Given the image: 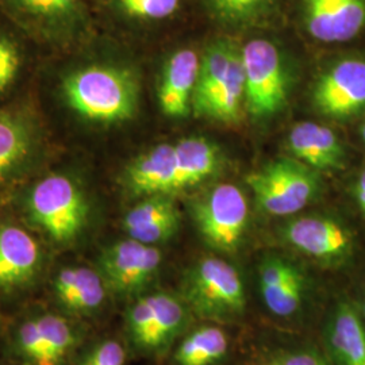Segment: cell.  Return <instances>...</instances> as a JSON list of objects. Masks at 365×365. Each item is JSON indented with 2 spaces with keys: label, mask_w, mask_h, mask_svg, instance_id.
I'll return each instance as SVG.
<instances>
[{
  "label": "cell",
  "mask_w": 365,
  "mask_h": 365,
  "mask_svg": "<svg viewBox=\"0 0 365 365\" xmlns=\"http://www.w3.org/2000/svg\"><path fill=\"white\" fill-rule=\"evenodd\" d=\"M105 49L106 36L99 31L78 51L56 57L60 61L49 76L53 108L76 135L122 128L140 113L138 69Z\"/></svg>",
  "instance_id": "obj_1"
},
{
  "label": "cell",
  "mask_w": 365,
  "mask_h": 365,
  "mask_svg": "<svg viewBox=\"0 0 365 365\" xmlns=\"http://www.w3.org/2000/svg\"><path fill=\"white\" fill-rule=\"evenodd\" d=\"M16 207L22 222L51 250L80 247L95 221V202L86 180L73 168L46 170L27 182Z\"/></svg>",
  "instance_id": "obj_2"
},
{
  "label": "cell",
  "mask_w": 365,
  "mask_h": 365,
  "mask_svg": "<svg viewBox=\"0 0 365 365\" xmlns=\"http://www.w3.org/2000/svg\"><path fill=\"white\" fill-rule=\"evenodd\" d=\"M220 146L203 137L155 145L131 158L119 182L131 199L175 196L200 185L221 170Z\"/></svg>",
  "instance_id": "obj_3"
},
{
  "label": "cell",
  "mask_w": 365,
  "mask_h": 365,
  "mask_svg": "<svg viewBox=\"0 0 365 365\" xmlns=\"http://www.w3.org/2000/svg\"><path fill=\"white\" fill-rule=\"evenodd\" d=\"M0 11L45 57L75 52L99 33L88 0H0Z\"/></svg>",
  "instance_id": "obj_4"
},
{
  "label": "cell",
  "mask_w": 365,
  "mask_h": 365,
  "mask_svg": "<svg viewBox=\"0 0 365 365\" xmlns=\"http://www.w3.org/2000/svg\"><path fill=\"white\" fill-rule=\"evenodd\" d=\"M87 324L45 307L15 318L3 337L9 361L19 365H72L87 342Z\"/></svg>",
  "instance_id": "obj_5"
},
{
  "label": "cell",
  "mask_w": 365,
  "mask_h": 365,
  "mask_svg": "<svg viewBox=\"0 0 365 365\" xmlns=\"http://www.w3.org/2000/svg\"><path fill=\"white\" fill-rule=\"evenodd\" d=\"M178 292L195 319L209 324H238L247 314L244 277L230 261L218 256H206L192 262L184 271Z\"/></svg>",
  "instance_id": "obj_6"
},
{
  "label": "cell",
  "mask_w": 365,
  "mask_h": 365,
  "mask_svg": "<svg viewBox=\"0 0 365 365\" xmlns=\"http://www.w3.org/2000/svg\"><path fill=\"white\" fill-rule=\"evenodd\" d=\"M194 321V314L179 292L152 289L126 306V345L141 357L161 359L175 348Z\"/></svg>",
  "instance_id": "obj_7"
},
{
  "label": "cell",
  "mask_w": 365,
  "mask_h": 365,
  "mask_svg": "<svg viewBox=\"0 0 365 365\" xmlns=\"http://www.w3.org/2000/svg\"><path fill=\"white\" fill-rule=\"evenodd\" d=\"M48 150V126L31 98L0 106V187L34 176Z\"/></svg>",
  "instance_id": "obj_8"
},
{
  "label": "cell",
  "mask_w": 365,
  "mask_h": 365,
  "mask_svg": "<svg viewBox=\"0 0 365 365\" xmlns=\"http://www.w3.org/2000/svg\"><path fill=\"white\" fill-rule=\"evenodd\" d=\"M255 203L262 214L289 218L309 207L322 192L319 172L294 157H280L247 176Z\"/></svg>",
  "instance_id": "obj_9"
},
{
  "label": "cell",
  "mask_w": 365,
  "mask_h": 365,
  "mask_svg": "<svg viewBox=\"0 0 365 365\" xmlns=\"http://www.w3.org/2000/svg\"><path fill=\"white\" fill-rule=\"evenodd\" d=\"M245 75V113L256 120L276 117L287 105L286 56L274 39L255 37L241 45Z\"/></svg>",
  "instance_id": "obj_10"
},
{
  "label": "cell",
  "mask_w": 365,
  "mask_h": 365,
  "mask_svg": "<svg viewBox=\"0 0 365 365\" xmlns=\"http://www.w3.org/2000/svg\"><path fill=\"white\" fill-rule=\"evenodd\" d=\"M191 218L205 244L214 252L233 255L241 248L249 223L245 192L232 182H218L192 200Z\"/></svg>",
  "instance_id": "obj_11"
},
{
  "label": "cell",
  "mask_w": 365,
  "mask_h": 365,
  "mask_svg": "<svg viewBox=\"0 0 365 365\" xmlns=\"http://www.w3.org/2000/svg\"><path fill=\"white\" fill-rule=\"evenodd\" d=\"M164 253L125 237L101 250L95 267L103 276L114 299H135L152 291L163 271Z\"/></svg>",
  "instance_id": "obj_12"
},
{
  "label": "cell",
  "mask_w": 365,
  "mask_h": 365,
  "mask_svg": "<svg viewBox=\"0 0 365 365\" xmlns=\"http://www.w3.org/2000/svg\"><path fill=\"white\" fill-rule=\"evenodd\" d=\"M48 248L24 222L0 221V299H16L46 276Z\"/></svg>",
  "instance_id": "obj_13"
},
{
  "label": "cell",
  "mask_w": 365,
  "mask_h": 365,
  "mask_svg": "<svg viewBox=\"0 0 365 365\" xmlns=\"http://www.w3.org/2000/svg\"><path fill=\"white\" fill-rule=\"evenodd\" d=\"M287 248L327 268H339L352 259L354 237L351 229L329 214H297L279 227Z\"/></svg>",
  "instance_id": "obj_14"
},
{
  "label": "cell",
  "mask_w": 365,
  "mask_h": 365,
  "mask_svg": "<svg viewBox=\"0 0 365 365\" xmlns=\"http://www.w3.org/2000/svg\"><path fill=\"white\" fill-rule=\"evenodd\" d=\"M46 279L53 309L84 324L102 317L114 299L95 264H61Z\"/></svg>",
  "instance_id": "obj_15"
},
{
  "label": "cell",
  "mask_w": 365,
  "mask_h": 365,
  "mask_svg": "<svg viewBox=\"0 0 365 365\" xmlns=\"http://www.w3.org/2000/svg\"><path fill=\"white\" fill-rule=\"evenodd\" d=\"M256 286L265 310L280 321L299 318L312 295L307 271L287 256L269 253L256 268Z\"/></svg>",
  "instance_id": "obj_16"
},
{
  "label": "cell",
  "mask_w": 365,
  "mask_h": 365,
  "mask_svg": "<svg viewBox=\"0 0 365 365\" xmlns=\"http://www.w3.org/2000/svg\"><path fill=\"white\" fill-rule=\"evenodd\" d=\"M101 33L131 38L153 36L175 24L185 0H88Z\"/></svg>",
  "instance_id": "obj_17"
},
{
  "label": "cell",
  "mask_w": 365,
  "mask_h": 365,
  "mask_svg": "<svg viewBox=\"0 0 365 365\" xmlns=\"http://www.w3.org/2000/svg\"><path fill=\"white\" fill-rule=\"evenodd\" d=\"M312 105L329 119H349L365 111V58L344 57L314 81Z\"/></svg>",
  "instance_id": "obj_18"
},
{
  "label": "cell",
  "mask_w": 365,
  "mask_h": 365,
  "mask_svg": "<svg viewBox=\"0 0 365 365\" xmlns=\"http://www.w3.org/2000/svg\"><path fill=\"white\" fill-rule=\"evenodd\" d=\"M302 31L319 43H344L365 30V0H295Z\"/></svg>",
  "instance_id": "obj_19"
},
{
  "label": "cell",
  "mask_w": 365,
  "mask_h": 365,
  "mask_svg": "<svg viewBox=\"0 0 365 365\" xmlns=\"http://www.w3.org/2000/svg\"><path fill=\"white\" fill-rule=\"evenodd\" d=\"M200 66V53L190 46L175 49L165 57L157 76L156 99L160 113L170 119L192 114Z\"/></svg>",
  "instance_id": "obj_20"
},
{
  "label": "cell",
  "mask_w": 365,
  "mask_h": 365,
  "mask_svg": "<svg viewBox=\"0 0 365 365\" xmlns=\"http://www.w3.org/2000/svg\"><path fill=\"white\" fill-rule=\"evenodd\" d=\"M182 212L175 196L149 195L135 199L123 214L120 227L126 237L146 245L160 247L178 235Z\"/></svg>",
  "instance_id": "obj_21"
},
{
  "label": "cell",
  "mask_w": 365,
  "mask_h": 365,
  "mask_svg": "<svg viewBox=\"0 0 365 365\" xmlns=\"http://www.w3.org/2000/svg\"><path fill=\"white\" fill-rule=\"evenodd\" d=\"M324 342L331 365H365V324L352 300L339 299L327 314Z\"/></svg>",
  "instance_id": "obj_22"
},
{
  "label": "cell",
  "mask_w": 365,
  "mask_h": 365,
  "mask_svg": "<svg viewBox=\"0 0 365 365\" xmlns=\"http://www.w3.org/2000/svg\"><path fill=\"white\" fill-rule=\"evenodd\" d=\"M286 146L291 157L319 173L345 165L346 153L337 133L314 120L295 123L288 131Z\"/></svg>",
  "instance_id": "obj_23"
},
{
  "label": "cell",
  "mask_w": 365,
  "mask_h": 365,
  "mask_svg": "<svg viewBox=\"0 0 365 365\" xmlns=\"http://www.w3.org/2000/svg\"><path fill=\"white\" fill-rule=\"evenodd\" d=\"M39 56L45 54L0 11V106L18 98Z\"/></svg>",
  "instance_id": "obj_24"
},
{
  "label": "cell",
  "mask_w": 365,
  "mask_h": 365,
  "mask_svg": "<svg viewBox=\"0 0 365 365\" xmlns=\"http://www.w3.org/2000/svg\"><path fill=\"white\" fill-rule=\"evenodd\" d=\"M192 114L221 123H237L245 113V75L241 46L211 91L195 105Z\"/></svg>",
  "instance_id": "obj_25"
},
{
  "label": "cell",
  "mask_w": 365,
  "mask_h": 365,
  "mask_svg": "<svg viewBox=\"0 0 365 365\" xmlns=\"http://www.w3.org/2000/svg\"><path fill=\"white\" fill-rule=\"evenodd\" d=\"M205 13L229 31H255L276 25L286 0H200Z\"/></svg>",
  "instance_id": "obj_26"
},
{
  "label": "cell",
  "mask_w": 365,
  "mask_h": 365,
  "mask_svg": "<svg viewBox=\"0 0 365 365\" xmlns=\"http://www.w3.org/2000/svg\"><path fill=\"white\" fill-rule=\"evenodd\" d=\"M230 337L225 327L205 324L191 327L176 344L173 365H222L230 352Z\"/></svg>",
  "instance_id": "obj_27"
},
{
  "label": "cell",
  "mask_w": 365,
  "mask_h": 365,
  "mask_svg": "<svg viewBox=\"0 0 365 365\" xmlns=\"http://www.w3.org/2000/svg\"><path fill=\"white\" fill-rule=\"evenodd\" d=\"M240 365H331L327 356L306 345L267 346L248 354Z\"/></svg>",
  "instance_id": "obj_28"
},
{
  "label": "cell",
  "mask_w": 365,
  "mask_h": 365,
  "mask_svg": "<svg viewBox=\"0 0 365 365\" xmlns=\"http://www.w3.org/2000/svg\"><path fill=\"white\" fill-rule=\"evenodd\" d=\"M128 345L113 337L87 341L72 365H126Z\"/></svg>",
  "instance_id": "obj_29"
},
{
  "label": "cell",
  "mask_w": 365,
  "mask_h": 365,
  "mask_svg": "<svg viewBox=\"0 0 365 365\" xmlns=\"http://www.w3.org/2000/svg\"><path fill=\"white\" fill-rule=\"evenodd\" d=\"M353 192H354L356 203H357L359 209L361 211V214L365 217V168L359 175L356 184H354Z\"/></svg>",
  "instance_id": "obj_30"
},
{
  "label": "cell",
  "mask_w": 365,
  "mask_h": 365,
  "mask_svg": "<svg viewBox=\"0 0 365 365\" xmlns=\"http://www.w3.org/2000/svg\"><path fill=\"white\" fill-rule=\"evenodd\" d=\"M360 312H361V315H363V319H364L365 324V292L364 297H363V303H361V309H360Z\"/></svg>",
  "instance_id": "obj_31"
},
{
  "label": "cell",
  "mask_w": 365,
  "mask_h": 365,
  "mask_svg": "<svg viewBox=\"0 0 365 365\" xmlns=\"http://www.w3.org/2000/svg\"><path fill=\"white\" fill-rule=\"evenodd\" d=\"M360 135H361V140H363V143L365 144V120L363 126H361V129H360Z\"/></svg>",
  "instance_id": "obj_32"
},
{
  "label": "cell",
  "mask_w": 365,
  "mask_h": 365,
  "mask_svg": "<svg viewBox=\"0 0 365 365\" xmlns=\"http://www.w3.org/2000/svg\"><path fill=\"white\" fill-rule=\"evenodd\" d=\"M0 365H19V364H15V363H11V361H6V363H0Z\"/></svg>",
  "instance_id": "obj_33"
},
{
  "label": "cell",
  "mask_w": 365,
  "mask_h": 365,
  "mask_svg": "<svg viewBox=\"0 0 365 365\" xmlns=\"http://www.w3.org/2000/svg\"><path fill=\"white\" fill-rule=\"evenodd\" d=\"M1 331H3V324H1V317H0V334H1Z\"/></svg>",
  "instance_id": "obj_34"
}]
</instances>
